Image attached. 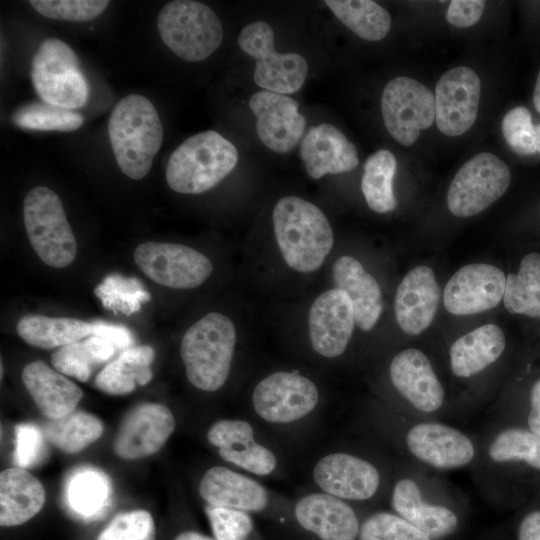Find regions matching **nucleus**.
I'll return each instance as SVG.
<instances>
[{"instance_id": "f257e3e1", "label": "nucleus", "mask_w": 540, "mask_h": 540, "mask_svg": "<svg viewBox=\"0 0 540 540\" xmlns=\"http://www.w3.org/2000/svg\"><path fill=\"white\" fill-rule=\"evenodd\" d=\"M272 220L285 263L300 273L318 270L334 244L333 231L324 213L300 197L284 196L276 202Z\"/></svg>"}, {"instance_id": "f03ea898", "label": "nucleus", "mask_w": 540, "mask_h": 540, "mask_svg": "<svg viewBox=\"0 0 540 540\" xmlns=\"http://www.w3.org/2000/svg\"><path fill=\"white\" fill-rule=\"evenodd\" d=\"M108 135L121 171L133 180L144 178L161 148L163 127L153 103L129 94L111 112Z\"/></svg>"}, {"instance_id": "7ed1b4c3", "label": "nucleus", "mask_w": 540, "mask_h": 540, "mask_svg": "<svg viewBox=\"0 0 540 540\" xmlns=\"http://www.w3.org/2000/svg\"><path fill=\"white\" fill-rule=\"evenodd\" d=\"M235 345L236 329L228 316L210 312L195 322L180 345L188 381L206 392L222 388L230 374Z\"/></svg>"}, {"instance_id": "20e7f679", "label": "nucleus", "mask_w": 540, "mask_h": 540, "mask_svg": "<svg viewBox=\"0 0 540 540\" xmlns=\"http://www.w3.org/2000/svg\"><path fill=\"white\" fill-rule=\"evenodd\" d=\"M237 162L238 151L229 140L213 130L200 132L172 152L166 181L175 192L199 194L219 184Z\"/></svg>"}, {"instance_id": "39448f33", "label": "nucleus", "mask_w": 540, "mask_h": 540, "mask_svg": "<svg viewBox=\"0 0 540 540\" xmlns=\"http://www.w3.org/2000/svg\"><path fill=\"white\" fill-rule=\"evenodd\" d=\"M164 44L189 62L207 59L221 44L223 29L219 17L206 4L192 0L167 3L157 17Z\"/></svg>"}, {"instance_id": "423d86ee", "label": "nucleus", "mask_w": 540, "mask_h": 540, "mask_svg": "<svg viewBox=\"0 0 540 540\" xmlns=\"http://www.w3.org/2000/svg\"><path fill=\"white\" fill-rule=\"evenodd\" d=\"M23 218L28 239L46 265L63 268L74 261L76 239L63 204L52 189L33 188L25 197Z\"/></svg>"}, {"instance_id": "0eeeda50", "label": "nucleus", "mask_w": 540, "mask_h": 540, "mask_svg": "<svg viewBox=\"0 0 540 540\" xmlns=\"http://www.w3.org/2000/svg\"><path fill=\"white\" fill-rule=\"evenodd\" d=\"M31 79L46 103L75 110L87 102L89 87L78 57L58 38H47L40 44L33 57Z\"/></svg>"}, {"instance_id": "6e6552de", "label": "nucleus", "mask_w": 540, "mask_h": 540, "mask_svg": "<svg viewBox=\"0 0 540 540\" xmlns=\"http://www.w3.org/2000/svg\"><path fill=\"white\" fill-rule=\"evenodd\" d=\"M320 402L317 385L296 371H276L262 378L251 394L254 414L271 426H292L314 414Z\"/></svg>"}, {"instance_id": "1a4fd4ad", "label": "nucleus", "mask_w": 540, "mask_h": 540, "mask_svg": "<svg viewBox=\"0 0 540 540\" xmlns=\"http://www.w3.org/2000/svg\"><path fill=\"white\" fill-rule=\"evenodd\" d=\"M238 45L256 61L253 78L266 91L291 94L301 89L308 64L297 53H279L274 49V32L265 21L246 25L238 37Z\"/></svg>"}, {"instance_id": "9d476101", "label": "nucleus", "mask_w": 540, "mask_h": 540, "mask_svg": "<svg viewBox=\"0 0 540 540\" xmlns=\"http://www.w3.org/2000/svg\"><path fill=\"white\" fill-rule=\"evenodd\" d=\"M510 182V170L499 157L479 153L455 174L447 191V207L457 217L477 215L498 200Z\"/></svg>"}, {"instance_id": "9b49d317", "label": "nucleus", "mask_w": 540, "mask_h": 540, "mask_svg": "<svg viewBox=\"0 0 540 540\" xmlns=\"http://www.w3.org/2000/svg\"><path fill=\"white\" fill-rule=\"evenodd\" d=\"M384 125L390 136L411 146L435 120L434 94L423 84L406 76L387 83L381 97Z\"/></svg>"}, {"instance_id": "f8f14e48", "label": "nucleus", "mask_w": 540, "mask_h": 540, "mask_svg": "<svg viewBox=\"0 0 540 540\" xmlns=\"http://www.w3.org/2000/svg\"><path fill=\"white\" fill-rule=\"evenodd\" d=\"M134 260L152 281L174 289L198 287L213 271L211 261L203 253L176 243H141L134 251Z\"/></svg>"}, {"instance_id": "ddd939ff", "label": "nucleus", "mask_w": 540, "mask_h": 540, "mask_svg": "<svg viewBox=\"0 0 540 540\" xmlns=\"http://www.w3.org/2000/svg\"><path fill=\"white\" fill-rule=\"evenodd\" d=\"M208 442L227 463L257 477L273 475L279 459L273 449L258 439L254 426L245 419L214 422L207 431Z\"/></svg>"}, {"instance_id": "4468645a", "label": "nucleus", "mask_w": 540, "mask_h": 540, "mask_svg": "<svg viewBox=\"0 0 540 540\" xmlns=\"http://www.w3.org/2000/svg\"><path fill=\"white\" fill-rule=\"evenodd\" d=\"M312 480L321 492L344 501H365L377 493L381 475L372 462L335 451L324 454L314 463Z\"/></svg>"}, {"instance_id": "2eb2a0df", "label": "nucleus", "mask_w": 540, "mask_h": 540, "mask_svg": "<svg viewBox=\"0 0 540 540\" xmlns=\"http://www.w3.org/2000/svg\"><path fill=\"white\" fill-rule=\"evenodd\" d=\"M481 82L477 73L460 66L444 73L435 87V121L447 136H459L474 124L480 102Z\"/></svg>"}, {"instance_id": "dca6fc26", "label": "nucleus", "mask_w": 540, "mask_h": 540, "mask_svg": "<svg viewBox=\"0 0 540 540\" xmlns=\"http://www.w3.org/2000/svg\"><path fill=\"white\" fill-rule=\"evenodd\" d=\"M506 276L501 269L486 263L461 267L448 280L443 302L453 315H473L490 310L503 299Z\"/></svg>"}, {"instance_id": "f3484780", "label": "nucleus", "mask_w": 540, "mask_h": 540, "mask_svg": "<svg viewBox=\"0 0 540 540\" xmlns=\"http://www.w3.org/2000/svg\"><path fill=\"white\" fill-rule=\"evenodd\" d=\"M355 324L353 305L344 291L335 287L321 293L312 303L308 315L313 351L329 359L342 355Z\"/></svg>"}, {"instance_id": "a211bd4d", "label": "nucleus", "mask_w": 540, "mask_h": 540, "mask_svg": "<svg viewBox=\"0 0 540 540\" xmlns=\"http://www.w3.org/2000/svg\"><path fill=\"white\" fill-rule=\"evenodd\" d=\"M175 428L171 410L160 403H143L125 416L114 441V451L132 460L158 452Z\"/></svg>"}, {"instance_id": "6ab92c4d", "label": "nucleus", "mask_w": 540, "mask_h": 540, "mask_svg": "<svg viewBox=\"0 0 540 540\" xmlns=\"http://www.w3.org/2000/svg\"><path fill=\"white\" fill-rule=\"evenodd\" d=\"M249 107L257 119V135L270 150L284 154L301 139L306 119L298 112L295 99L262 90L250 97Z\"/></svg>"}, {"instance_id": "aec40b11", "label": "nucleus", "mask_w": 540, "mask_h": 540, "mask_svg": "<svg viewBox=\"0 0 540 540\" xmlns=\"http://www.w3.org/2000/svg\"><path fill=\"white\" fill-rule=\"evenodd\" d=\"M441 299V289L433 270L428 266L411 269L399 283L394 311L401 330L419 335L432 323Z\"/></svg>"}, {"instance_id": "412c9836", "label": "nucleus", "mask_w": 540, "mask_h": 540, "mask_svg": "<svg viewBox=\"0 0 540 540\" xmlns=\"http://www.w3.org/2000/svg\"><path fill=\"white\" fill-rule=\"evenodd\" d=\"M410 453L438 469H455L469 464L475 456L472 441L451 426L427 422L413 426L406 435Z\"/></svg>"}, {"instance_id": "4be33fe9", "label": "nucleus", "mask_w": 540, "mask_h": 540, "mask_svg": "<svg viewBox=\"0 0 540 540\" xmlns=\"http://www.w3.org/2000/svg\"><path fill=\"white\" fill-rule=\"evenodd\" d=\"M296 522L319 540H356L359 520L344 500L318 491L301 496L294 504Z\"/></svg>"}, {"instance_id": "5701e85b", "label": "nucleus", "mask_w": 540, "mask_h": 540, "mask_svg": "<svg viewBox=\"0 0 540 540\" xmlns=\"http://www.w3.org/2000/svg\"><path fill=\"white\" fill-rule=\"evenodd\" d=\"M200 497L206 505L258 513L271 501L270 491L253 477L225 466H213L202 476Z\"/></svg>"}, {"instance_id": "b1692460", "label": "nucleus", "mask_w": 540, "mask_h": 540, "mask_svg": "<svg viewBox=\"0 0 540 540\" xmlns=\"http://www.w3.org/2000/svg\"><path fill=\"white\" fill-rule=\"evenodd\" d=\"M395 389L417 410L431 413L444 401V389L428 357L419 349L408 348L394 356L389 366Z\"/></svg>"}, {"instance_id": "393cba45", "label": "nucleus", "mask_w": 540, "mask_h": 540, "mask_svg": "<svg viewBox=\"0 0 540 540\" xmlns=\"http://www.w3.org/2000/svg\"><path fill=\"white\" fill-rule=\"evenodd\" d=\"M300 157L313 179L348 172L359 164L356 146L329 123L309 129L300 145Z\"/></svg>"}, {"instance_id": "a878e982", "label": "nucleus", "mask_w": 540, "mask_h": 540, "mask_svg": "<svg viewBox=\"0 0 540 540\" xmlns=\"http://www.w3.org/2000/svg\"><path fill=\"white\" fill-rule=\"evenodd\" d=\"M21 377L37 408L49 419L74 412L83 397L78 385L41 360L28 363Z\"/></svg>"}, {"instance_id": "bb28decb", "label": "nucleus", "mask_w": 540, "mask_h": 540, "mask_svg": "<svg viewBox=\"0 0 540 540\" xmlns=\"http://www.w3.org/2000/svg\"><path fill=\"white\" fill-rule=\"evenodd\" d=\"M336 288L350 298L356 325L363 331L374 328L383 311V298L376 279L352 256L342 255L332 268Z\"/></svg>"}, {"instance_id": "cd10ccee", "label": "nucleus", "mask_w": 540, "mask_h": 540, "mask_svg": "<svg viewBox=\"0 0 540 540\" xmlns=\"http://www.w3.org/2000/svg\"><path fill=\"white\" fill-rule=\"evenodd\" d=\"M391 504L397 515L424 532L431 539L447 536L455 531V513L442 505L426 503L417 483L410 478L398 480L393 487Z\"/></svg>"}, {"instance_id": "c85d7f7f", "label": "nucleus", "mask_w": 540, "mask_h": 540, "mask_svg": "<svg viewBox=\"0 0 540 540\" xmlns=\"http://www.w3.org/2000/svg\"><path fill=\"white\" fill-rule=\"evenodd\" d=\"M41 482L24 468L11 467L0 474V525L18 526L34 517L45 503Z\"/></svg>"}, {"instance_id": "c756f323", "label": "nucleus", "mask_w": 540, "mask_h": 540, "mask_svg": "<svg viewBox=\"0 0 540 540\" xmlns=\"http://www.w3.org/2000/svg\"><path fill=\"white\" fill-rule=\"evenodd\" d=\"M505 346V335L498 325L485 324L477 327L452 344V372L461 378L474 376L497 361Z\"/></svg>"}, {"instance_id": "7c9ffc66", "label": "nucleus", "mask_w": 540, "mask_h": 540, "mask_svg": "<svg viewBox=\"0 0 540 540\" xmlns=\"http://www.w3.org/2000/svg\"><path fill=\"white\" fill-rule=\"evenodd\" d=\"M155 351L151 346L131 347L107 364L97 374L94 385L110 395H125L132 392L136 385H145L152 379L151 363Z\"/></svg>"}, {"instance_id": "2f4dec72", "label": "nucleus", "mask_w": 540, "mask_h": 540, "mask_svg": "<svg viewBox=\"0 0 540 540\" xmlns=\"http://www.w3.org/2000/svg\"><path fill=\"white\" fill-rule=\"evenodd\" d=\"M17 333L31 346L53 349L91 336L93 323L68 317L27 314L18 321Z\"/></svg>"}, {"instance_id": "473e14b6", "label": "nucleus", "mask_w": 540, "mask_h": 540, "mask_svg": "<svg viewBox=\"0 0 540 540\" xmlns=\"http://www.w3.org/2000/svg\"><path fill=\"white\" fill-rule=\"evenodd\" d=\"M109 478L93 467L73 471L66 481L65 498L69 509L81 518H93L110 502Z\"/></svg>"}, {"instance_id": "72a5a7b5", "label": "nucleus", "mask_w": 540, "mask_h": 540, "mask_svg": "<svg viewBox=\"0 0 540 540\" xmlns=\"http://www.w3.org/2000/svg\"><path fill=\"white\" fill-rule=\"evenodd\" d=\"M116 352L109 340L91 335L54 351L51 363L58 372L86 382L93 370L111 359Z\"/></svg>"}, {"instance_id": "f704fd0d", "label": "nucleus", "mask_w": 540, "mask_h": 540, "mask_svg": "<svg viewBox=\"0 0 540 540\" xmlns=\"http://www.w3.org/2000/svg\"><path fill=\"white\" fill-rule=\"evenodd\" d=\"M505 309L512 314L540 318V254H526L517 274L506 276L503 295Z\"/></svg>"}, {"instance_id": "c9c22d12", "label": "nucleus", "mask_w": 540, "mask_h": 540, "mask_svg": "<svg viewBox=\"0 0 540 540\" xmlns=\"http://www.w3.org/2000/svg\"><path fill=\"white\" fill-rule=\"evenodd\" d=\"M333 14L354 34L367 41H379L391 28L389 12L370 0H326Z\"/></svg>"}, {"instance_id": "e433bc0d", "label": "nucleus", "mask_w": 540, "mask_h": 540, "mask_svg": "<svg viewBox=\"0 0 540 540\" xmlns=\"http://www.w3.org/2000/svg\"><path fill=\"white\" fill-rule=\"evenodd\" d=\"M363 168L361 190L369 208L376 213L393 211L397 206L393 192L397 161L393 153L378 150L367 158Z\"/></svg>"}, {"instance_id": "4c0bfd02", "label": "nucleus", "mask_w": 540, "mask_h": 540, "mask_svg": "<svg viewBox=\"0 0 540 540\" xmlns=\"http://www.w3.org/2000/svg\"><path fill=\"white\" fill-rule=\"evenodd\" d=\"M45 438L65 453H78L95 442L103 433L99 418L85 411L50 419L43 428Z\"/></svg>"}, {"instance_id": "58836bf2", "label": "nucleus", "mask_w": 540, "mask_h": 540, "mask_svg": "<svg viewBox=\"0 0 540 540\" xmlns=\"http://www.w3.org/2000/svg\"><path fill=\"white\" fill-rule=\"evenodd\" d=\"M12 121L27 130L69 132L81 127L84 118L74 110L36 101L19 107L13 113Z\"/></svg>"}, {"instance_id": "ea45409f", "label": "nucleus", "mask_w": 540, "mask_h": 540, "mask_svg": "<svg viewBox=\"0 0 540 540\" xmlns=\"http://www.w3.org/2000/svg\"><path fill=\"white\" fill-rule=\"evenodd\" d=\"M94 293L103 307L126 316L139 311L141 304L150 300L149 292L139 279L118 273L106 276L94 289Z\"/></svg>"}, {"instance_id": "a19ab883", "label": "nucleus", "mask_w": 540, "mask_h": 540, "mask_svg": "<svg viewBox=\"0 0 540 540\" xmlns=\"http://www.w3.org/2000/svg\"><path fill=\"white\" fill-rule=\"evenodd\" d=\"M488 454L497 463L524 461L540 470V436L530 430L505 429L492 440Z\"/></svg>"}, {"instance_id": "79ce46f5", "label": "nucleus", "mask_w": 540, "mask_h": 540, "mask_svg": "<svg viewBox=\"0 0 540 540\" xmlns=\"http://www.w3.org/2000/svg\"><path fill=\"white\" fill-rule=\"evenodd\" d=\"M359 540H431L424 532L399 515L377 512L359 530Z\"/></svg>"}, {"instance_id": "37998d69", "label": "nucleus", "mask_w": 540, "mask_h": 540, "mask_svg": "<svg viewBox=\"0 0 540 540\" xmlns=\"http://www.w3.org/2000/svg\"><path fill=\"white\" fill-rule=\"evenodd\" d=\"M156 528L146 510L120 513L100 532L97 540H155Z\"/></svg>"}, {"instance_id": "c03bdc74", "label": "nucleus", "mask_w": 540, "mask_h": 540, "mask_svg": "<svg viewBox=\"0 0 540 540\" xmlns=\"http://www.w3.org/2000/svg\"><path fill=\"white\" fill-rule=\"evenodd\" d=\"M39 14L57 20L84 22L98 17L108 6L107 0H31Z\"/></svg>"}, {"instance_id": "a18cd8bd", "label": "nucleus", "mask_w": 540, "mask_h": 540, "mask_svg": "<svg viewBox=\"0 0 540 540\" xmlns=\"http://www.w3.org/2000/svg\"><path fill=\"white\" fill-rule=\"evenodd\" d=\"M216 540H249L254 530L251 514L245 511L205 506Z\"/></svg>"}, {"instance_id": "49530a36", "label": "nucleus", "mask_w": 540, "mask_h": 540, "mask_svg": "<svg viewBox=\"0 0 540 540\" xmlns=\"http://www.w3.org/2000/svg\"><path fill=\"white\" fill-rule=\"evenodd\" d=\"M502 133L511 150L522 156L536 153L535 125L530 111L517 106L509 110L502 120Z\"/></svg>"}, {"instance_id": "de8ad7c7", "label": "nucleus", "mask_w": 540, "mask_h": 540, "mask_svg": "<svg viewBox=\"0 0 540 540\" xmlns=\"http://www.w3.org/2000/svg\"><path fill=\"white\" fill-rule=\"evenodd\" d=\"M44 433L31 423L19 424L15 428V450L13 461L16 467L28 468L44 456Z\"/></svg>"}, {"instance_id": "09e8293b", "label": "nucleus", "mask_w": 540, "mask_h": 540, "mask_svg": "<svg viewBox=\"0 0 540 540\" xmlns=\"http://www.w3.org/2000/svg\"><path fill=\"white\" fill-rule=\"evenodd\" d=\"M483 0H453L446 11V20L458 28H466L476 24L484 11Z\"/></svg>"}, {"instance_id": "8fccbe9b", "label": "nucleus", "mask_w": 540, "mask_h": 540, "mask_svg": "<svg viewBox=\"0 0 540 540\" xmlns=\"http://www.w3.org/2000/svg\"><path fill=\"white\" fill-rule=\"evenodd\" d=\"M93 333L109 340L117 351H125L131 348L133 336L130 330L124 326L107 323L104 321H93Z\"/></svg>"}, {"instance_id": "3c124183", "label": "nucleus", "mask_w": 540, "mask_h": 540, "mask_svg": "<svg viewBox=\"0 0 540 540\" xmlns=\"http://www.w3.org/2000/svg\"><path fill=\"white\" fill-rule=\"evenodd\" d=\"M518 540H540V510L524 517L519 526Z\"/></svg>"}, {"instance_id": "603ef678", "label": "nucleus", "mask_w": 540, "mask_h": 540, "mask_svg": "<svg viewBox=\"0 0 540 540\" xmlns=\"http://www.w3.org/2000/svg\"><path fill=\"white\" fill-rule=\"evenodd\" d=\"M530 405L528 426L530 431L540 436V379L531 388Z\"/></svg>"}, {"instance_id": "864d4df0", "label": "nucleus", "mask_w": 540, "mask_h": 540, "mask_svg": "<svg viewBox=\"0 0 540 540\" xmlns=\"http://www.w3.org/2000/svg\"><path fill=\"white\" fill-rule=\"evenodd\" d=\"M174 540H216L197 531H185L176 536Z\"/></svg>"}, {"instance_id": "5fc2aeb1", "label": "nucleus", "mask_w": 540, "mask_h": 540, "mask_svg": "<svg viewBox=\"0 0 540 540\" xmlns=\"http://www.w3.org/2000/svg\"><path fill=\"white\" fill-rule=\"evenodd\" d=\"M533 104L535 109L540 114V71L536 80L534 92H533Z\"/></svg>"}, {"instance_id": "6e6d98bb", "label": "nucleus", "mask_w": 540, "mask_h": 540, "mask_svg": "<svg viewBox=\"0 0 540 540\" xmlns=\"http://www.w3.org/2000/svg\"><path fill=\"white\" fill-rule=\"evenodd\" d=\"M535 148L536 152L540 153V123L535 125Z\"/></svg>"}]
</instances>
